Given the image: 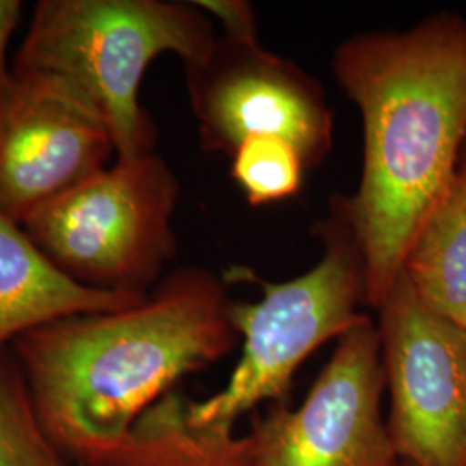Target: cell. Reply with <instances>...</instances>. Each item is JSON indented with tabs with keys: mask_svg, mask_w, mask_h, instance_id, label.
Segmentation results:
<instances>
[{
	"mask_svg": "<svg viewBox=\"0 0 466 466\" xmlns=\"http://www.w3.org/2000/svg\"><path fill=\"white\" fill-rule=\"evenodd\" d=\"M361 113L363 169L342 208L377 309L420 228L444 198L466 140V17L439 13L406 32L350 36L332 57Z\"/></svg>",
	"mask_w": 466,
	"mask_h": 466,
	"instance_id": "obj_1",
	"label": "cell"
},
{
	"mask_svg": "<svg viewBox=\"0 0 466 466\" xmlns=\"http://www.w3.org/2000/svg\"><path fill=\"white\" fill-rule=\"evenodd\" d=\"M232 302L223 279L180 268L127 309L19 337L11 350L50 437L80 466L113 450L184 377L235 348Z\"/></svg>",
	"mask_w": 466,
	"mask_h": 466,
	"instance_id": "obj_2",
	"label": "cell"
},
{
	"mask_svg": "<svg viewBox=\"0 0 466 466\" xmlns=\"http://www.w3.org/2000/svg\"><path fill=\"white\" fill-rule=\"evenodd\" d=\"M213 21L196 2L40 0L17 49L15 69L73 86L104 119L116 157L154 152L156 125L138 92L150 63L175 54L185 69L215 49Z\"/></svg>",
	"mask_w": 466,
	"mask_h": 466,
	"instance_id": "obj_3",
	"label": "cell"
},
{
	"mask_svg": "<svg viewBox=\"0 0 466 466\" xmlns=\"http://www.w3.org/2000/svg\"><path fill=\"white\" fill-rule=\"evenodd\" d=\"M319 228L325 256L311 271L282 283L246 271L263 296L256 302H232L242 354L221 390L206 400H190L194 423L235 429L263 402H282L300 365L365 315L358 313L365 304V267L342 200H333L332 213Z\"/></svg>",
	"mask_w": 466,
	"mask_h": 466,
	"instance_id": "obj_4",
	"label": "cell"
},
{
	"mask_svg": "<svg viewBox=\"0 0 466 466\" xmlns=\"http://www.w3.org/2000/svg\"><path fill=\"white\" fill-rule=\"evenodd\" d=\"M180 182L156 152L113 165L38 209L23 228L85 287L147 296L177 254Z\"/></svg>",
	"mask_w": 466,
	"mask_h": 466,
	"instance_id": "obj_5",
	"label": "cell"
},
{
	"mask_svg": "<svg viewBox=\"0 0 466 466\" xmlns=\"http://www.w3.org/2000/svg\"><path fill=\"white\" fill-rule=\"evenodd\" d=\"M375 311L400 463L466 466L465 329L431 309L402 271Z\"/></svg>",
	"mask_w": 466,
	"mask_h": 466,
	"instance_id": "obj_6",
	"label": "cell"
},
{
	"mask_svg": "<svg viewBox=\"0 0 466 466\" xmlns=\"http://www.w3.org/2000/svg\"><path fill=\"white\" fill-rule=\"evenodd\" d=\"M380 337L363 315L337 339L298 408L277 402L249 432L254 466H398L387 420Z\"/></svg>",
	"mask_w": 466,
	"mask_h": 466,
	"instance_id": "obj_7",
	"label": "cell"
},
{
	"mask_svg": "<svg viewBox=\"0 0 466 466\" xmlns=\"http://www.w3.org/2000/svg\"><path fill=\"white\" fill-rule=\"evenodd\" d=\"M200 144L233 156L256 135L290 142L306 167L332 150L333 115L323 86L254 40L218 38L211 56L187 69Z\"/></svg>",
	"mask_w": 466,
	"mask_h": 466,
	"instance_id": "obj_8",
	"label": "cell"
},
{
	"mask_svg": "<svg viewBox=\"0 0 466 466\" xmlns=\"http://www.w3.org/2000/svg\"><path fill=\"white\" fill-rule=\"evenodd\" d=\"M104 119L69 85L11 69L0 88V209L16 223L109 167Z\"/></svg>",
	"mask_w": 466,
	"mask_h": 466,
	"instance_id": "obj_9",
	"label": "cell"
},
{
	"mask_svg": "<svg viewBox=\"0 0 466 466\" xmlns=\"http://www.w3.org/2000/svg\"><path fill=\"white\" fill-rule=\"evenodd\" d=\"M147 296L75 282L38 249L23 225L0 209V352L52 321L127 309Z\"/></svg>",
	"mask_w": 466,
	"mask_h": 466,
	"instance_id": "obj_10",
	"label": "cell"
},
{
	"mask_svg": "<svg viewBox=\"0 0 466 466\" xmlns=\"http://www.w3.org/2000/svg\"><path fill=\"white\" fill-rule=\"evenodd\" d=\"M177 389L152 404L116 446L86 466H254L252 435L202 427Z\"/></svg>",
	"mask_w": 466,
	"mask_h": 466,
	"instance_id": "obj_11",
	"label": "cell"
},
{
	"mask_svg": "<svg viewBox=\"0 0 466 466\" xmlns=\"http://www.w3.org/2000/svg\"><path fill=\"white\" fill-rule=\"evenodd\" d=\"M400 271L431 309L466 330V159H460Z\"/></svg>",
	"mask_w": 466,
	"mask_h": 466,
	"instance_id": "obj_12",
	"label": "cell"
},
{
	"mask_svg": "<svg viewBox=\"0 0 466 466\" xmlns=\"http://www.w3.org/2000/svg\"><path fill=\"white\" fill-rule=\"evenodd\" d=\"M0 466H80L42 423L11 350L0 352Z\"/></svg>",
	"mask_w": 466,
	"mask_h": 466,
	"instance_id": "obj_13",
	"label": "cell"
},
{
	"mask_svg": "<svg viewBox=\"0 0 466 466\" xmlns=\"http://www.w3.org/2000/svg\"><path fill=\"white\" fill-rule=\"evenodd\" d=\"M304 163L296 147L273 135L249 137L232 156V177L254 206L299 190Z\"/></svg>",
	"mask_w": 466,
	"mask_h": 466,
	"instance_id": "obj_14",
	"label": "cell"
},
{
	"mask_svg": "<svg viewBox=\"0 0 466 466\" xmlns=\"http://www.w3.org/2000/svg\"><path fill=\"white\" fill-rule=\"evenodd\" d=\"M208 15L219 19L225 26L227 36L238 40H254L256 23L252 7L248 2H196Z\"/></svg>",
	"mask_w": 466,
	"mask_h": 466,
	"instance_id": "obj_15",
	"label": "cell"
},
{
	"mask_svg": "<svg viewBox=\"0 0 466 466\" xmlns=\"http://www.w3.org/2000/svg\"><path fill=\"white\" fill-rule=\"evenodd\" d=\"M23 13L19 0H0V88L5 84L11 69L7 67V47Z\"/></svg>",
	"mask_w": 466,
	"mask_h": 466,
	"instance_id": "obj_16",
	"label": "cell"
},
{
	"mask_svg": "<svg viewBox=\"0 0 466 466\" xmlns=\"http://www.w3.org/2000/svg\"><path fill=\"white\" fill-rule=\"evenodd\" d=\"M460 159H466V140L465 146H463V150H461V156H460Z\"/></svg>",
	"mask_w": 466,
	"mask_h": 466,
	"instance_id": "obj_17",
	"label": "cell"
},
{
	"mask_svg": "<svg viewBox=\"0 0 466 466\" xmlns=\"http://www.w3.org/2000/svg\"><path fill=\"white\" fill-rule=\"evenodd\" d=\"M398 466H411V465H406V463H400Z\"/></svg>",
	"mask_w": 466,
	"mask_h": 466,
	"instance_id": "obj_18",
	"label": "cell"
}]
</instances>
